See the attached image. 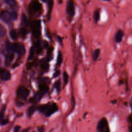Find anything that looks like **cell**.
Segmentation results:
<instances>
[{
	"mask_svg": "<svg viewBox=\"0 0 132 132\" xmlns=\"http://www.w3.org/2000/svg\"><path fill=\"white\" fill-rule=\"evenodd\" d=\"M32 31L35 37H38L41 34V23L39 20L35 21L32 26Z\"/></svg>",
	"mask_w": 132,
	"mask_h": 132,
	"instance_id": "3",
	"label": "cell"
},
{
	"mask_svg": "<svg viewBox=\"0 0 132 132\" xmlns=\"http://www.w3.org/2000/svg\"><path fill=\"white\" fill-rule=\"evenodd\" d=\"M53 4H54V2L53 1L51 0L48 1V17L50 16V14L53 7Z\"/></svg>",
	"mask_w": 132,
	"mask_h": 132,
	"instance_id": "20",
	"label": "cell"
},
{
	"mask_svg": "<svg viewBox=\"0 0 132 132\" xmlns=\"http://www.w3.org/2000/svg\"><path fill=\"white\" fill-rule=\"evenodd\" d=\"M20 34L21 35V36H22V37H24V36L26 35V30H25L24 28H21L20 29Z\"/></svg>",
	"mask_w": 132,
	"mask_h": 132,
	"instance_id": "28",
	"label": "cell"
},
{
	"mask_svg": "<svg viewBox=\"0 0 132 132\" xmlns=\"http://www.w3.org/2000/svg\"><path fill=\"white\" fill-rule=\"evenodd\" d=\"M6 3H7L8 5L11 6H16V2L13 0H7L5 1Z\"/></svg>",
	"mask_w": 132,
	"mask_h": 132,
	"instance_id": "26",
	"label": "cell"
},
{
	"mask_svg": "<svg viewBox=\"0 0 132 132\" xmlns=\"http://www.w3.org/2000/svg\"><path fill=\"white\" fill-rule=\"evenodd\" d=\"M0 77L2 80L6 81L10 79L11 74L8 71L0 69Z\"/></svg>",
	"mask_w": 132,
	"mask_h": 132,
	"instance_id": "7",
	"label": "cell"
},
{
	"mask_svg": "<svg viewBox=\"0 0 132 132\" xmlns=\"http://www.w3.org/2000/svg\"><path fill=\"white\" fill-rule=\"evenodd\" d=\"M1 17L2 20L6 23H9L11 21V13L7 10H4L2 11L1 14Z\"/></svg>",
	"mask_w": 132,
	"mask_h": 132,
	"instance_id": "5",
	"label": "cell"
},
{
	"mask_svg": "<svg viewBox=\"0 0 132 132\" xmlns=\"http://www.w3.org/2000/svg\"><path fill=\"white\" fill-rule=\"evenodd\" d=\"M34 54H35V50H34L33 47H31L30 49L29 54V56H28V60H31L33 58V57L34 56Z\"/></svg>",
	"mask_w": 132,
	"mask_h": 132,
	"instance_id": "21",
	"label": "cell"
},
{
	"mask_svg": "<svg viewBox=\"0 0 132 132\" xmlns=\"http://www.w3.org/2000/svg\"><path fill=\"white\" fill-rule=\"evenodd\" d=\"M36 109V108L34 106H31L29 107L28 108L27 111V114L28 117H31L33 114L34 112L35 111Z\"/></svg>",
	"mask_w": 132,
	"mask_h": 132,
	"instance_id": "15",
	"label": "cell"
},
{
	"mask_svg": "<svg viewBox=\"0 0 132 132\" xmlns=\"http://www.w3.org/2000/svg\"><path fill=\"white\" fill-rule=\"evenodd\" d=\"M29 130H28V128H25V129H24L21 132H28Z\"/></svg>",
	"mask_w": 132,
	"mask_h": 132,
	"instance_id": "35",
	"label": "cell"
},
{
	"mask_svg": "<svg viewBox=\"0 0 132 132\" xmlns=\"http://www.w3.org/2000/svg\"><path fill=\"white\" fill-rule=\"evenodd\" d=\"M100 52L101 50L98 48L94 50L92 53V59L93 61H96L98 59L100 55Z\"/></svg>",
	"mask_w": 132,
	"mask_h": 132,
	"instance_id": "13",
	"label": "cell"
},
{
	"mask_svg": "<svg viewBox=\"0 0 132 132\" xmlns=\"http://www.w3.org/2000/svg\"><path fill=\"white\" fill-rule=\"evenodd\" d=\"M130 106L131 108L132 109V97H131V101H130ZM131 114H132V112H131Z\"/></svg>",
	"mask_w": 132,
	"mask_h": 132,
	"instance_id": "36",
	"label": "cell"
},
{
	"mask_svg": "<svg viewBox=\"0 0 132 132\" xmlns=\"http://www.w3.org/2000/svg\"><path fill=\"white\" fill-rule=\"evenodd\" d=\"M17 94L19 96L23 99L26 98L29 94V90L24 86H20L18 90Z\"/></svg>",
	"mask_w": 132,
	"mask_h": 132,
	"instance_id": "4",
	"label": "cell"
},
{
	"mask_svg": "<svg viewBox=\"0 0 132 132\" xmlns=\"http://www.w3.org/2000/svg\"><path fill=\"white\" fill-rule=\"evenodd\" d=\"M38 131H39V132H44V128L43 127L39 128Z\"/></svg>",
	"mask_w": 132,
	"mask_h": 132,
	"instance_id": "34",
	"label": "cell"
},
{
	"mask_svg": "<svg viewBox=\"0 0 132 132\" xmlns=\"http://www.w3.org/2000/svg\"><path fill=\"white\" fill-rule=\"evenodd\" d=\"M67 12L70 16H73L74 15L75 8H74V4L73 1H70L68 2L67 4Z\"/></svg>",
	"mask_w": 132,
	"mask_h": 132,
	"instance_id": "6",
	"label": "cell"
},
{
	"mask_svg": "<svg viewBox=\"0 0 132 132\" xmlns=\"http://www.w3.org/2000/svg\"><path fill=\"white\" fill-rule=\"evenodd\" d=\"M100 9H97L95 10L93 13V20L94 22L96 24L98 23L100 19Z\"/></svg>",
	"mask_w": 132,
	"mask_h": 132,
	"instance_id": "12",
	"label": "cell"
},
{
	"mask_svg": "<svg viewBox=\"0 0 132 132\" xmlns=\"http://www.w3.org/2000/svg\"><path fill=\"white\" fill-rule=\"evenodd\" d=\"M124 32L122 29H119L115 34L114 35V40L118 43H121L123 40V38L124 36Z\"/></svg>",
	"mask_w": 132,
	"mask_h": 132,
	"instance_id": "8",
	"label": "cell"
},
{
	"mask_svg": "<svg viewBox=\"0 0 132 132\" xmlns=\"http://www.w3.org/2000/svg\"><path fill=\"white\" fill-rule=\"evenodd\" d=\"M42 94L43 93L41 91L36 93L35 94V95H34V96L32 97V101L34 102H38L40 101L42 97Z\"/></svg>",
	"mask_w": 132,
	"mask_h": 132,
	"instance_id": "14",
	"label": "cell"
},
{
	"mask_svg": "<svg viewBox=\"0 0 132 132\" xmlns=\"http://www.w3.org/2000/svg\"><path fill=\"white\" fill-rule=\"evenodd\" d=\"M10 36L12 39H13V40L16 39V37H17L16 31L14 29L11 30V31H10Z\"/></svg>",
	"mask_w": 132,
	"mask_h": 132,
	"instance_id": "19",
	"label": "cell"
},
{
	"mask_svg": "<svg viewBox=\"0 0 132 132\" xmlns=\"http://www.w3.org/2000/svg\"><path fill=\"white\" fill-rule=\"evenodd\" d=\"M97 132H110L108 120L103 117L98 122L96 126Z\"/></svg>",
	"mask_w": 132,
	"mask_h": 132,
	"instance_id": "2",
	"label": "cell"
},
{
	"mask_svg": "<svg viewBox=\"0 0 132 132\" xmlns=\"http://www.w3.org/2000/svg\"><path fill=\"white\" fill-rule=\"evenodd\" d=\"M63 79L65 84H67L68 81V74L66 72H64L63 73Z\"/></svg>",
	"mask_w": 132,
	"mask_h": 132,
	"instance_id": "24",
	"label": "cell"
},
{
	"mask_svg": "<svg viewBox=\"0 0 132 132\" xmlns=\"http://www.w3.org/2000/svg\"><path fill=\"white\" fill-rule=\"evenodd\" d=\"M8 120H7V119H3L1 121H0V124L1 125H4L8 123Z\"/></svg>",
	"mask_w": 132,
	"mask_h": 132,
	"instance_id": "32",
	"label": "cell"
},
{
	"mask_svg": "<svg viewBox=\"0 0 132 132\" xmlns=\"http://www.w3.org/2000/svg\"><path fill=\"white\" fill-rule=\"evenodd\" d=\"M5 47L7 51L8 52H12L15 51V47H16V43L12 44L9 42L8 41L6 42Z\"/></svg>",
	"mask_w": 132,
	"mask_h": 132,
	"instance_id": "11",
	"label": "cell"
},
{
	"mask_svg": "<svg viewBox=\"0 0 132 132\" xmlns=\"http://www.w3.org/2000/svg\"><path fill=\"white\" fill-rule=\"evenodd\" d=\"M60 73V71L59 70H57V71H56V72L54 74V77H57Z\"/></svg>",
	"mask_w": 132,
	"mask_h": 132,
	"instance_id": "33",
	"label": "cell"
},
{
	"mask_svg": "<svg viewBox=\"0 0 132 132\" xmlns=\"http://www.w3.org/2000/svg\"><path fill=\"white\" fill-rule=\"evenodd\" d=\"M60 82L59 80H57V81H56L55 84V87L56 89V90L58 91H60Z\"/></svg>",
	"mask_w": 132,
	"mask_h": 132,
	"instance_id": "27",
	"label": "cell"
},
{
	"mask_svg": "<svg viewBox=\"0 0 132 132\" xmlns=\"http://www.w3.org/2000/svg\"><path fill=\"white\" fill-rule=\"evenodd\" d=\"M38 110L40 112L44 113L45 116L50 117L57 111L58 106L55 103L42 105L38 107Z\"/></svg>",
	"mask_w": 132,
	"mask_h": 132,
	"instance_id": "1",
	"label": "cell"
},
{
	"mask_svg": "<svg viewBox=\"0 0 132 132\" xmlns=\"http://www.w3.org/2000/svg\"><path fill=\"white\" fill-rule=\"evenodd\" d=\"M30 7L33 12H36L41 10V5L38 1H34L30 4Z\"/></svg>",
	"mask_w": 132,
	"mask_h": 132,
	"instance_id": "10",
	"label": "cell"
},
{
	"mask_svg": "<svg viewBox=\"0 0 132 132\" xmlns=\"http://www.w3.org/2000/svg\"><path fill=\"white\" fill-rule=\"evenodd\" d=\"M6 34V30L5 28L0 24V38L3 37Z\"/></svg>",
	"mask_w": 132,
	"mask_h": 132,
	"instance_id": "22",
	"label": "cell"
},
{
	"mask_svg": "<svg viewBox=\"0 0 132 132\" xmlns=\"http://www.w3.org/2000/svg\"><path fill=\"white\" fill-rule=\"evenodd\" d=\"M128 120V132H132V114H130L129 115L127 118Z\"/></svg>",
	"mask_w": 132,
	"mask_h": 132,
	"instance_id": "16",
	"label": "cell"
},
{
	"mask_svg": "<svg viewBox=\"0 0 132 132\" xmlns=\"http://www.w3.org/2000/svg\"><path fill=\"white\" fill-rule=\"evenodd\" d=\"M40 90H41V92L43 93H46L47 91H48V88L47 86H45V85H42V86H41L40 87Z\"/></svg>",
	"mask_w": 132,
	"mask_h": 132,
	"instance_id": "23",
	"label": "cell"
},
{
	"mask_svg": "<svg viewBox=\"0 0 132 132\" xmlns=\"http://www.w3.org/2000/svg\"><path fill=\"white\" fill-rule=\"evenodd\" d=\"M13 57H14V55L13 54H9L7 58H6V62H8V63H10L11 62V61H12V60L13 59Z\"/></svg>",
	"mask_w": 132,
	"mask_h": 132,
	"instance_id": "25",
	"label": "cell"
},
{
	"mask_svg": "<svg viewBox=\"0 0 132 132\" xmlns=\"http://www.w3.org/2000/svg\"><path fill=\"white\" fill-rule=\"evenodd\" d=\"M62 62V56L60 52L58 53V56H57V64L58 66H60Z\"/></svg>",
	"mask_w": 132,
	"mask_h": 132,
	"instance_id": "18",
	"label": "cell"
},
{
	"mask_svg": "<svg viewBox=\"0 0 132 132\" xmlns=\"http://www.w3.org/2000/svg\"><path fill=\"white\" fill-rule=\"evenodd\" d=\"M15 52L20 55H24L25 53V47L22 43H16Z\"/></svg>",
	"mask_w": 132,
	"mask_h": 132,
	"instance_id": "9",
	"label": "cell"
},
{
	"mask_svg": "<svg viewBox=\"0 0 132 132\" xmlns=\"http://www.w3.org/2000/svg\"><path fill=\"white\" fill-rule=\"evenodd\" d=\"M21 127L19 125H16L13 129V132H19Z\"/></svg>",
	"mask_w": 132,
	"mask_h": 132,
	"instance_id": "31",
	"label": "cell"
},
{
	"mask_svg": "<svg viewBox=\"0 0 132 132\" xmlns=\"http://www.w3.org/2000/svg\"><path fill=\"white\" fill-rule=\"evenodd\" d=\"M5 110V108L4 107L3 108V109L1 110V111L0 112V121H1L3 119V117H4V112Z\"/></svg>",
	"mask_w": 132,
	"mask_h": 132,
	"instance_id": "30",
	"label": "cell"
},
{
	"mask_svg": "<svg viewBox=\"0 0 132 132\" xmlns=\"http://www.w3.org/2000/svg\"><path fill=\"white\" fill-rule=\"evenodd\" d=\"M21 21H22V22L24 26H27L28 25V20H27V18L26 15L24 13H22V16H21Z\"/></svg>",
	"mask_w": 132,
	"mask_h": 132,
	"instance_id": "17",
	"label": "cell"
},
{
	"mask_svg": "<svg viewBox=\"0 0 132 132\" xmlns=\"http://www.w3.org/2000/svg\"><path fill=\"white\" fill-rule=\"evenodd\" d=\"M11 19H12L13 20H15L17 18L18 15L16 12L15 11H12L11 13Z\"/></svg>",
	"mask_w": 132,
	"mask_h": 132,
	"instance_id": "29",
	"label": "cell"
}]
</instances>
